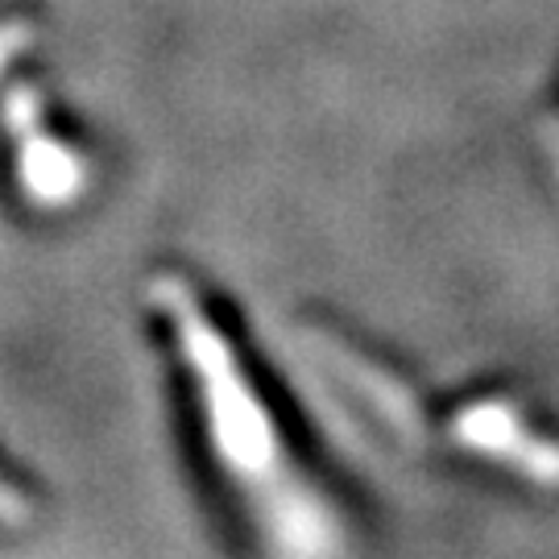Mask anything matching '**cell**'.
<instances>
[{"label":"cell","mask_w":559,"mask_h":559,"mask_svg":"<svg viewBox=\"0 0 559 559\" xmlns=\"http://www.w3.org/2000/svg\"><path fill=\"white\" fill-rule=\"evenodd\" d=\"M38 41V21L29 9H17V13H4L0 17V75L9 71V62L25 55L29 46Z\"/></svg>","instance_id":"3957f363"},{"label":"cell","mask_w":559,"mask_h":559,"mask_svg":"<svg viewBox=\"0 0 559 559\" xmlns=\"http://www.w3.org/2000/svg\"><path fill=\"white\" fill-rule=\"evenodd\" d=\"M4 129L17 145V182L38 207H67L87 182V166L71 141L50 133L46 104L34 87H13L0 104Z\"/></svg>","instance_id":"7a4b0ae2"},{"label":"cell","mask_w":559,"mask_h":559,"mask_svg":"<svg viewBox=\"0 0 559 559\" xmlns=\"http://www.w3.org/2000/svg\"><path fill=\"white\" fill-rule=\"evenodd\" d=\"M25 522H34V493L9 468H0V526H25Z\"/></svg>","instance_id":"277c9868"},{"label":"cell","mask_w":559,"mask_h":559,"mask_svg":"<svg viewBox=\"0 0 559 559\" xmlns=\"http://www.w3.org/2000/svg\"><path fill=\"white\" fill-rule=\"evenodd\" d=\"M150 290H154V302L175 323L182 360H187L191 378L200 381L207 431H212V443H216V452L228 464V473L240 485H249V489L278 485L282 452L278 436L270 427V415L253 399V390H249V381L240 373L233 348L224 344L216 323L207 320V311L195 299V290L179 278H158Z\"/></svg>","instance_id":"6da1fadb"}]
</instances>
